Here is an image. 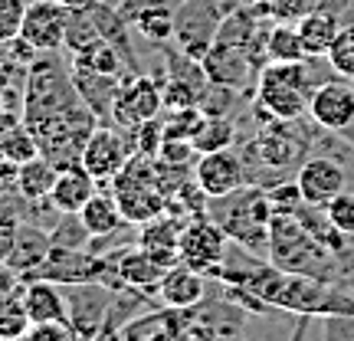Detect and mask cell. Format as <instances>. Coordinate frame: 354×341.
Listing matches in <instances>:
<instances>
[{
    "mask_svg": "<svg viewBox=\"0 0 354 341\" xmlns=\"http://www.w3.org/2000/svg\"><path fill=\"white\" fill-rule=\"evenodd\" d=\"M269 263L286 273L328 279L335 273V253L305 227L295 214H272L269 223Z\"/></svg>",
    "mask_w": 354,
    "mask_h": 341,
    "instance_id": "1",
    "label": "cell"
},
{
    "mask_svg": "<svg viewBox=\"0 0 354 341\" xmlns=\"http://www.w3.org/2000/svg\"><path fill=\"white\" fill-rule=\"evenodd\" d=\"M312 92L315 82L305 63H266L256 76V102L266 115L279 122H292L308 112Z\"/></svg>",
    "mask_w": 354,
    "mask_h": 341,
    "instance_id": "2",
    "label": "cell"
},
{
    "mask_svg": "<svg viewBox=\"0 0 354 341\" xmlns=\"http://www.w3.org/2000/svg\"><path fill=\"white\" fill-rule=\"evenodd\" d=\"M115 201L125 214V223H148L165 214L167 194L158 158L135 154L125 165V171L115 177Z\"/></svg>",
    "mask_w": 354,
    "mask_h": 341,
    "instance_id": "3",
    "label": "cell"
},
{
    "mask_svg": "<svg viewBox=\"0 0 354 341\" xmlns=\"http://www.w3.org/2000/svg\"><path fill=\"white\" fill-rule=\"evenodd\" d=\"M227 203V214L216 216V223L227 230L230 240L243 243L253 253H269V223H272V207L263 190H236L230 197H220Z\"/></svg>",
    "mask_w": 354,
    "mask_h": 341,
    "instance_id": "4",
    "label": "cell"
},
{
    "mask_svg": "<svg viewBox=\"0 0 354 341\" xmlns=\"http://www.w3.org/2000/svg\"><path fill=\"white\" fill-rule=\"evenodd\" d=\"M131 158H135V141H131V135L99 122V125L92 128V135L86 138V145H82L79 165L86 167L99 184H109V181H115V177L125 171V165Z\"/></svg>",
    "mask_w": 354,
    "mask_h": 341,
    "instance_id": "5",
    "label": "cell"
},
{
    "mask_svg": "<svg viewBox=\"0 0 354 341\" xmlns=\"http://www.w3.org/2000/svg\"><path fill=\"white\" fill-rule=\"evenodd\" d=\"M69 24H73V7L69 3H63V0H33V3H26L20 39L39 56L59 53L66 50Z\"/></svg>",
    "mask_w": 354,
    "mask_h": 341,
    "instance_id": "6",
    "label": "cell"
},
{
    "mask_svg": "<svg viewBox=\"0 0 354 341\" xmlns=\"http://www.w3.org/2000/svg\"><path fill=\"white\" fill-rule=\"evenodd\" d=\"M227 230L220 227L216 220H207V216H197L184 223L180 230V240H177V263L190 266L197 273H216L220 266L227 263Z\"/></svg>",
    "mask_w": 354,
    "mask_h": 341,
    "instance_id": "7",
    "label": "cell"
},
{
    "mask_svg": "<svg viewBox=\"0 0 354 341\" xmlns=\"http://www.w3.org/2000/svg\"><path fill=\"white\" fill-rule=\"evenodd\" d=\"M194 181H197L203 197L220 201V197H230V194L246 187V167L233 148H220V151L201 154L194 161Z\"/></svg>",
    "mask_w": 354,
    "mask_h": 341,
    "instance_id": "8",
    "label": "cell"
},
{
    "mask_svg": "<svg viewBox=\"0 0 354 341\" xmlns=\"http://www.w3.org/2000/svg\"><path fill=\"white\" fill-rule=\"evenodd\" d=\"M308 115L318 128L342 135L354 125V79H328L318 82L312 99H308Z\"/></svg>",
    "mask_w": 354,
    "mask_h": 341,
    "instance_id": "9",
    "label": "cell"
},
{
    "mask_svg": "<svg viewBox=\"0 0 354 341\" xmlns=\"http://www.w3.org/2000/svg\"><path fill=\"white\" fill-rule=\"evenodd\" d=\"M161 105H165V92H161L158 82H151L148 76H131L122 79V89H118L112 105V118L125 131H131V128L158 118Z\"/></svg>",
    "mask_w": 354,
    "mask_h": 341,
    "instance_id": "10",
    "label": "cell"
},
{
    "mask_svg": "<svg viewBox=\"0 0 354 341\" xmlns=\"http://www.w3.org/2000/svg\"><path fill=\"white\" fill-rule=\"evenodd\" d=\"M295 184H299V194L308 207H328L338 194L344 190L348 177H344V167L331 158H308L299 174H295Z\"/></svg>",
    "mask_w": 354,
    "mask_h": 341,
    "instance_id": "11",
    "label": "cell"
},
{
    "mask_svg": "<svg viewBox=\"0 0 354 341\" xmlns=\"http://www.w3.org/2000/svg\"><path fill=\"white\" fill-rule=\"evenodd\" d=\"M95 177L88 174L82 165H66L56 171V181H53L50 190V203L59 210L63 216H76L95 194Z\"/></svg>",
    "mask_w": 354,
    "mask_h": 341,
    "instance_id": "12",
    "label": "cell"
},
{
    "mask_svg": "<svg viewBox=\"0 0 354 341\" xmlns=\"http://www.w3.org/2000/svg\"><path fill=\"white\" fill-rule=\"evenodd\" d=\"M158 295H161V302H165L167 308L184 312V308H194L197 302H203V295H207V279H203V273H197V269L177 263L161 276Z\"/></svg>",
    "mask_w": 354,
    "mask_h": 341,
    "instance_id": "13",
    "label": "cell"
},
{
    "mask_svg": "<svg viewBox=\"0 0 354 341\" xmlns=\"http://www.w3.org/2000/svg\"><path fill=\"white\" fill-rule=\"evenodd\" d=\"M24 305L30 322H69V295L53 279H26Z\"/></svg>",
    "mask_w": 354,
    "mask_h": 341,
    "instance_id": "14",
    "label": "cell"
},
{
    "mask_svg": "<svg viewBox=\"0 0 354 341\" xmlns=\"http://www.w3.org/2000/svg\"><path fill=\"white\" fill-rule=\"evenodd\" d=\"M112 269L118 273V279L131 286V289H158V282L165 276L171 266L158 263L145 246H135V250H125V253L118 256L112 263Z\"/></svg>",
    "mask_w": 354,
    "mask_h": 341,
    "instance_id": "15",
    "label": "cell"
},
{
    "mask_svg": "<svg viewBox=\"0 0 354 341\" xmlns=\"http://www.w3.org/2000/svg\"><path fill=\"white\" fill-rule=\"evenodd\" d=\"M295 30H299V39L305 46V56L318 59V56H328L331 43L342 30V20L331 10H308L302 20H295Z\"/></svg>",
    "mask_w": 354,
    "mask_h": 341,
    "instance_id": "16",
    "label": "cell"
},
{
    "mask_svg": "<svg viewBox=\"0 0 354 341\" xmlns=\"http://www.w3.org/2000/svg\"><path fill=\"white\" fill-rule=\"evenodd\" d=\"M79 220H82V227L88 230V237H99V240H109L115 237L122 223H125V214H122V207L115 201V194H92V201L79 210Z\"/></svg>",
    "mask_w": 354,
    "mask_h": 341,
    "instance_id": "17",
    "label": "cell"
},
{
    "mask_svg": "<svg viewBox=\"0 0 354 341\" xmlns=\"http://www.w3.org/2000/svg\"><path fill=\"white\" fill-rule=\"evenodd\" d=\"M50 250H53L50 233L20 223V237H17V250H13V256H10V266L17 273H24V279H33V273L46 263Z\"/></svg>",
    "mask_w": 354,
    "mask_h": 341,
    "instance_id": "18",
    "label": "cell"
},
{
    "mask_svg": "<svg viewBox=\"0 0 354 341\" xmlns=\"http://www.w3.org/2000/svg\"><path fill=\"white\" fill-rule=\"evenodd\" d=\"M141 246L165 266L177 263V240H180V223H174L171 216H154L148 223H141Z\"/></svg>",
    "mask_w": 354,
    "mask_h": 341,
    "instance_id": "19",
    "label": "cell"
},
{
    "mask_svg": "<svg viewBox=\"0 0 354 341\" xmlns=\"http://www.w3.org/2000/svg\"><path fill=\"white\" fill-rule=\"evenodd\" d=\"M56 171L59 167L53 165L50 158H33L26 165L17 167V190L24 201H50V190H53V181H56Z\"/></svg>",
    "mask_w": 354,
    "mask_h": 341,
    "instance_id": "20",
    "label": "cell"
},
{
    "mask_svg": "<svg viewBox=\"0 0 354 341\" xmlns=\"http://www.w3.org/2000/svg\"><path fill=\"white\" fill-rule=\"evenodd\" d=\"M122 56L125 53L118 50L115 43H105V39H99V43H92V46H86V50L73 53V66L76 69H86V73H99V76H122ZM128 59V56H125ZM131 66V63H128ZM135 69V66H131Z\"/></svg>",
    "mask_w": 354,
    "mask_h": 341,
    "instance_id": "21",
    "label": "cell"
},
{
    "mask_svg": "<svg viewBox=\"0 0 354 341\" xmlns=\"http://www.w3.org/2000/svg\"><path fill=\"white\" fill-rule=\"evenodd\" d=\"M266 59L269 63H305V46L299 39V30L279 20L269 33H266Z\"/></svg>",
    "mask_w": 354,
    "mask_h": 341,
    "instance_id": "22",
    "label": "cell"
},
{
    "mask_svg": "<svg viewBox=\"0 0 354 341\" xmlns=\"http://www.w3.org/2000/svg\"><path fill=\"white\" fill-rule=\"evenodd\" d=\"M174 24H177V13L167 7L165 0H151V3H145L135 13V26L148 39H154V43H167L174 37Z\"/></svg>",
    "mask_w": 354,
    "mask_h": 341,
    "instance_id": "23",
    "label": "cell"
},
{
    "mask_svg": "<svg viewBox=\"0 0 354 341\" xmlns=\"http://www.w3.org/2000/svg\"><path fill=\"white\" fill-rule=\"evenodd\" d=\"M233 138H236L233 122H227L223 115H203V122L197 125L190 145H194L197 154H210V151H220V148H230Z\"/></svg>",
    "mask_w": 354,
    "mask_h": 341,
    "instance_id": "24",
    "label": "cell"
},
{
    "mask_svg": "<svg viewBox=\"0 0 354 341\" xmlns=\"http://www.w3.org/2000/svg\"><path fill=\"white\" fill-rule=\"evenodd\" d=\"M325 59L335 69V76L354 79V24H342V30H338V37H335Z\"/></svg>",
    "mask_w": 354,
    "mask_h": 341,
    "instance_id": "25",
    "label": "cell"
},
{
    "mask_svg": "<svg viewBox=\"0 0 354 341\" xmlns=\"http://www.w3.org/2000/svg\"><path fill=\"white\" fill-rule=\"evenodd\" d=\"M30 325H33V322L26 315L24 295H20V299L0 302V341H20Z\"/></svg>",
    "mask_w": 354,
    "mask_h": 341,
    "instance_id": "26",
    "label": "cell"
},
{
    "mask_svg": "<svg viewBox=\"0 0 354 341\" xmlns=\"http://www.w3.org/2000/svg\"><path fill=\"white\" fill-rule=\"evenodd\" d=\"M39 154H43V151H39L37 135H33V131L26 128V122H24V125H20V131H17V135H13V138L7 141V148H3V154H0V158L20 167V165H26V161L39 158Z\"/></svg>",
    "mask_w": 354,
    "mask_h": 341,
    "instance_id": "27",
    "label": "cell"
},
{
    "mask_svg": "<svg viewBox=\"0 0 354 341\" xmlns=\"http://www.w3.org/2000/svg\"><path fill=\"white\" fill-rule=\"evenodd\" d=\"M20 341H79L73 322H33Z\"/></svg>",
    "mask_w": 354,
    "mask_h": 341,
    "instance_id": "28",
    "label": "cell"
},
{
    "mask_svg": "<svg viewBox=\"0 0 354 341\" xmlns=\"http://www.w3.org/2000/svg\"><path fill=\"white\" fill-rule=\"evenodd\" d=\"M26 3L24 0H0V43H13L24 30Z\"/></svg>",
    "mask_w": 354,
    "mask_h": 341,
    "instance_id": "29",
    "label": "cell"
},
{
    "mask_svg": "<svg viewBox=\"0 0 354 341\" xmlns=\"http://www.w3.org/2000/svg\"><path fill=\"white\" fill-rule=\"evenodd\" d=\"M325 216L331 220V227L335 230H342V233L354 237V194L342 190V194L325 207Z\"/></svg>",
    "mask_w": 354,
    "mask_h": 341,
    "instance_id": "30",
    "label": "cell"
},
{
    "mask_svg": "<svg viewBox=\"0 0 354 341\" xmlns=\"http://www.w3.org/2000/svg\"><path fill=\"white\" fill-rule=\"evenodd\" d=\"M318 0H269V7L266 10L272 13L276 20L282 24H289V20H302L308 10H315Z\"/></svg>",
    "mask_w": 354,
    "mask_h": 341,
    "instance_id": "31",
    "label": "cell"
},
{
    "mask_svg": "<svg viewBox=\"0 0 354 341\" xmlns=\"http://www.w3.org/2000/svg\"><path fill=\"white\" fill-rule=\"evenodd\" d=\"M24 289H26L24 273H17L10 263L0 266V302H7V299H20Z\"/></svg>",
    "mask_w": 354,
    "mask_h": 341,
    "instance_id": "32",
    "label": "cell"
},
{
    "mask_svg": "<svg viewBox=\"0 0 354 341\" xmlns=\"http://www.w3.org/2000/svg\"><path fill=\"white\" fill-rule=\"evenodd\" d=\"M17 237H20V220L17 216H0V266L10 263L13 250H17Z\"/></svg>",
    "mask_w": 354,
    "mask_h": 341,
    "instance_id": "33",
    "label": "cell"
},
{
    "mask_svg": "<svg viewBox=\"0 0 354 341\" xmlns=\"http://www.w3.org/2000/svg\"><path fill=\"white\" fill-rule=\"evenodd\" d=\"M7 46H10V43H0V109H10V105H7V92H10L13 69H17V59L7 56Z\"/></svg>",
    "mask_w": 354,
    "mask_h": 341,
    "instance_id": "34",
    "label": "cell"
},
{
    "mask_svg": "<svg viewBox=\"0 0 354 341\" xmlns=\"http://www.w3.org/2000/svg\"><path fill=\"white\" fill-rule=\"evenodd\" d=\"M24 125V115H17V109H0V154L7 148V141L20 131Z\"/></svg>",
    "mask_w": 354,
    "mask_h": 341,
    "instance_id": "35",
    "label": "cell"
},
{
    "mask_svg": "<svg viewBox=\"0 0 354 341\" xmlns=\"http://www.w3.org/2000/svg\"><path fill=\"white\" fill-rule=\"evenodd\" d=\"M148 341H194V338H187V335H180V331H171V329H161L158 335H151Z\"/></svg>",
    "mask_w": 354,
    "mask_h": 341,
    "instance_id": "36",
    "label": "cell"
},
{
    "mask_svg": "<svg viewBox=\"0 0 354 341\" xmlns=\"http://www.w3.org/2000/svg\"><path fill=\"white\" fill-rule=\"evenodd\" d=\"M63 3H69L73 10H79V7H86V3H92V0H63Z\"/></svg>",
    "mask_w": 354,
    "mask_h": 341,
    "instance_id": "37",
    "label": "cell"
},
{
    "mask_svg": "<svg viewBox=\"0 0 354 341\" xmlns=\"http://www.w3.org/2000/svg\"><path fill=\"white\" fill-rule=\"evenodd\" d=\"M250 7H269V0H246Z\"/></svg>",
    "mask_w": 354,
    "mask_h": 341,
    "instance_id": "38",
    "label": "cell"
},
{
    "mask_svg": "<svg viewBox=\"0 0 354 341\" xmlns=\"http://www.w3.org/2000/svg\"><path fill=\"white\" fill-rule=\"evenodd\" d=\"M325 341H338L335 335H325ZM342 341H354V338H342Z\"/></svg>",
    "mask_w": 354,
    "mask_h": 341,
    "instance_id": "39",
    "label": "cell"
}]
</instances>
